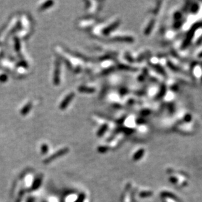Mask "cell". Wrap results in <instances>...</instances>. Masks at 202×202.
<instances>
[{
    "label": "cell",
    "mask_w": 202,
    "mask_h": 202,
    "mask_svg": "<svg viewBox=\"0 0 202 202\" xmlns=\"http://www.w3.org/2000/svg\"><path fill=\"white\" fill-rule=\"evenodd\" d=\"M74 96V94H70V95H68L66 97V99H65V100H64L62 101V103H61V106H60V108L61 109H64L68 105V103H70V101H71V99H72V97H73Z\"/></svg>",
    "instance_id": "6da1fadb"
}]
</instances>
